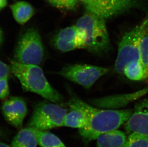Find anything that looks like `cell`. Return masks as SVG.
Wrapping results in <instances>:
<instances>
[{"mask_svg": "<svg viewBox=\"0 0 148 147\" xmlns=\"http://www.w3.org/2000/svg\"><path fill=\"white\" fill-rule=\"evenodd\" d=\"M35 130L38 144L41 147H66L55 135L47 131Z\"/></svg>", "mask_w": 148, "mask_h": 147, "instance_id": "2e32d148", "label": "cell"}, {"mask_svg": "<svg viewBox=\"0 0 148 147\" xmlns=\"http://www.w3.org/2000/svg\"><path fill=\"white\" fill-rule=\"evenodd\" d=\"M110 70L109 68L105 67L75 64L63 67L58 74L67 80L88 89L101 77L106 75Z\"/></svg>", "mask_w": 148, "mask_h": 147, "instance_id": "52a82bcc", "label": "cell"}, {"mask_svg": "<svg viewBox=\"0 0 148 147\" xmlns=\"http://www.w3.org/2000/svg\"><path fill=\"white\" fill-rule=\"evenodd\" d=\"M123 74L131 80L140 81L147 79L145 72L140 60L127 64L125 68Z\"/></svg>", "mask_w": 148, "mask_h": 147, "instance_id": "e0dca14e", "label": "cell"}, {"mask_svg": "<svg viewBox=\"0 0 148 147\" xmlns=\"http://www.w3.org/2000/svg\"><path fill=\"white\" fill-rule=\"evenodd\" d=\"M3 40H4L3 33V31L2 29H1V28L0 27V47L3 44Z\"/></svg>", "mask_w": 148, "mask_h": 147, "instance_id": "cb8c5ba5", "label": "cell"}, {"mask_svg": "<svg viewBox=\"0 0 148 147\" xmlns=\"http://www.w3.org/2000/svg\"><path fill=\"white\" fill-rule=\"evenodd\" d=\"M1 111L6 120L14 128L20 129L27 113L25 101L19 97L6 99L1 105Z\"/></svg>", "mask_w": 148, "mask_h": 147, "instance_id": "30bf717a", "label": "cell"}, {"mask_svg": "<svg viewBox=\"0 0 148 147\" xmlns=\"http://www.w3.org/2000/svg\"><path fill=\"white\" fill-rule=\"evenodd\" d=\"M11 74L12 72L10 65L0 60V78H8Z\"/></svg>", "mask_w": 148, "mask_h": 147, "instance_id": "7402d4cb", "label": "cell"}, {"mask_svg": "<svg viewBox=\"0 0 148 147\" xmlns=\"http://www.w3.org/2000/svg\"><path fill=\"white\" fill-rule=\"evenodd\" d=\"M71 111L67 112L64 118L63 126L82 129L88 122V118L84 111L79 108H70Z\"/></svg>", "mask_w": 148, "mask_h": 147, "instance_id": "5bb4252c", "label": "cell"}, {"mask_svg": "<svg viewBox=\"0 0 148 147\" xmlns=\"http://www.w3.org/2000/svg\"><path fill=\"white\" fill-rule=\"evenodd\" d=\"M12 74L19 81L24 91L36 93L53 103H62V95L51 86L38 65H25L11 60Z\"/></svg>", "mask_w": 148, "mask_h": 147, "instance_id": "7a4b0ae2", "label": "cell"}, {"mask_svg": "<svg viewBox=\"0 0 148 147\" xmlns=\"http://www.w3.org/2000/svg\"><path fill=\"white\" fill-rule=\"evenodd\" d=\"M10 8L14 20L22 25L27 22L35 13L32 6L27 1H18L11 5Z\"/></svg>", "mask_w": 148, "mask_h": 147, "instance_id": "4fadbf2b", "label": "cell"}, {"mask_svg": "<svg viewBox=\"0 0 148 147\" xmlns=\"http://www.w3.org/2000/svg\"><path fill=\"white\" fill-rule=\"evenodd\" d=\"M50 3L58 8L73 10L78 3L77 0H48Z\"/></svg>", "mask_w": 148, "mask_h": 147, "instance_id": "ffe728a7", "label": "cell"}, {"mask_svg": "<svg viewBox=\"0 0 148 147\" xmlns=\"http://www.w3.org/2000/svg\"><path fill=\"white\" fill-rule=\"evenodd\" d=\"M76 26L85 33L84 49L95 54H103L111 47L105 20L87 13L77 21Z\"/></svg>", "mask_w": 148, "mask_h": 147, "instance_id": "3957f363", "label": "cell"}, {"mask_svg": "<svg viewBox=\"0 0 148 147\" xmlns=\"http://www.w3.org/2000/svg\"><path fill=\"white\" fill-rule=\"evenodd\" d=\"M148 28V15L143 22L123 35L119 42L115 70L123 74L127 64L139 61L140 44L143 34Z\"/></svg>", "mask_w": 148, "mask_h": 147, "instance_id": "277c9868", "label": "cell"}, {"mask_svg": "<svg viewBox=\"0 0 148 147\" xmlns=\"http://www.w3.org/2000/svg\"><path fill=\"white\" fill-rule=\"evenodd\" d=\"M139 60L148 79V28L143 34L140 42Z\"/></svg>", "mask_w": 148, "mask_h": 147, "instance_id": "ac0fdd59", "label": "cell"}, {"mask_svg": "<svg viewBox=\"0 0 148 147\" xmlns=\"http://www.w3.org/2000/svg\"><path fill=\"white\" fill-rule=\"evenodd\" d=\"M122 147H148V137L138 133H130Z\"/></svg>", "mask_w": 148, "mask_h": 147, "instance_id": "d6986e66", "label": "cell"}, {"mask_svg": "<svg viewBox=\"0 0 148 147\" xmlns=\"http://www.w3.org/2000/svg\"><path fill=\"white\" fill-rule=\"evenodd\" d=\"M0 147H11L8 145L6 144V143H3L0 142Z\"/></svg>", "mask_w": 148, "mask_h": 147, "instance_id": "d4e9b609", "label": "cell"}, {"mask_svg": "<svg viewBox=\"0 0 148 147\" xmlns=\"http://www.w3.org/2000/svg\"><path fill=\"white\" fill-rule=\"evenodd\" d=\"M38 144L35 130L25 128L17 134L12 142L11 147H36Z\"/></svg>", "mask_w": 148, "mask_h": 147, "instance_id": "9a60e30c", "label": "cell"}, {"mask_svg": "<svg viewBox=\"0 0 148 147\" xmlns=\"http://www.w3.org/2000/svg\"><path fill=\"white\" fill-rule=\"evenodd\" d=\"M10 94L8 78H0V99H4Z\"/></svg>", "mask_w": 148, "mask_h": 147, "instance_id": "44dd1931", "label": "cell"}, {"mask_svg": "<svg viewBox=\"0 0 148 147\" xmlns=\"http://www.w3.org/2000/svg\"><path fill=\"white\" fill-rule=\"evenodd\" d=\"M1 130H0V136H1Z\"/></svg>", "mask_w": 148, "mask_h": 147, "instance_id": "4316f807", "label": "cell"}, {"mask_svg": "<svg viewBox=\"0 0 148 147\" xmlns=\"http://www.w3.org/2000/svg\"><path fill=\"white\" fill-rule=\"evenodd\" d=\"M44 56V48L39 32L35 28H29L17 43L14 60L20 64L38 65Z\"/></svg>", "mask_w": 148, "mask_h": 147, "instance_id": "5b68a950", "label": "cell"}, {"mask_svg": "<svg viewBox=\"0 0 148 147\" xmlns=\"http://www.w3.org/2000/svg\"><path fill=\"white\" fill-rule=\"evenodd\" d=\"M78 1H82V2H83V3H84V1H85V0H77Z\"/></svg>", "mask_w": 148, "mask_h": 147, "instance_id": "484cf974", "label": "cell"}, {"mask_svg": "<svg viewBox=\"0 0 148 147\" xmlns=\"http://www.w3.org/2000/svg\"><path fill=\"white\" fill-rule=\"evenodd\" d=\"M126 139L124 132L116 129L101 135L97 139V147H122Z\"/></svg>", "mask_w": 148, "mask_h": 147, "instance_id": "7c38bea8", "label": "cell"}, {"mask_svg": "<svg viewBox=\"0 0 148 147\" xmlns=\"http://www.w3.org/2000/svg\"><path fill=\"white\" fill-rule=\"evenodd\" d=\"M68 105L85 112L88 118L85 127L79 129L86 142L97 140L101 135L117 129L125 123L132 114L133 110H101L92 107L75 96H72Z\"/></svg>", "mask_w": 148, "mask_h": 147, "instance_id": "6da1fadb", "label": "cell"}, {"mask_svg": "<svg viewBox=\"0 0 148 147\" xmlns=\"http://www.w3.org/2000/svg\"><path fill=\"white\" fill-rule=\"evenodd\" d=\"M140 0H85L87 13L106 20L138 6Z\"/></svg>", "mask_w": 148, "mask_h": 147, "instance_id": "ba28073f", "label": "cell"}, {"mask_svg": "<svg viewBox=\"0 0 148 147\" xmlns=\"http://www.w3.org/2000/svg\"><path fill=\"white\" fill-rule=\"evenodd\" d=\"M7 4V0H0V11L5 7Z\"/></svg>", "mask_w": 148, "mask_h": 147, "instance_id": "603a6c76", "label": "cell"}, {"mask_svg": "<svg viewBox=\"0 0 148 147\" xmlns=\"http://www.w3.org/2000/svg\"><path fill=\"white\" fill-rule=\"evenodd\" d=\"M57 103L43 102L35 106L28 127L47 131L63 126L67 110Z\"/></svg>", "mask_w": 148, "mask_h": 147, "instance_id": "8992f818", "label": "cell"}, {"mask_svg": "<svg viewBox=\"0 0 148 147\" xmlns=\"http://www.w3.org/2000/svg\"><path fill=\"white\" fill-rule=\"evenodd\" d=\"M86 36L76 25L67 27L59 31L53 39V46L60 51L66 53L84 49Z\"/></svg>", "mask_w": 148, "mask_h": 147, "instance_id": "9c48e42d", "label": "cell"}, {"mask_svg": "<svg viewBox=\"0 0 148 147\" xmlns=\"http://www.w3.org/2000/svg\"><path fill=\"white\" fill-rule=\"evenodd\" d=\"M124 127L129 134L138 133L148 137V98L140 101L135 105Z\"/></svg>", "mask_w": 148, "mask_h": 147, "instance_id": "8fae6325", "label": "cell"}]
</instances>
